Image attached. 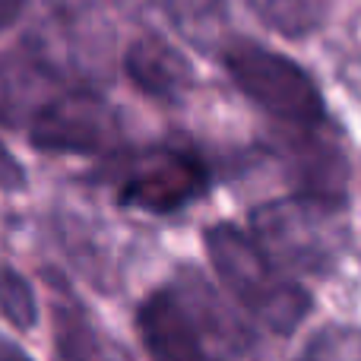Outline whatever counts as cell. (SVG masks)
Segmentation results:
<instances>
[{"label": "cell", "mask_w": 361, "mask_h": 361, "mask_svg": "<svg viewBox=\"0 0 361 361\" xmlns=\"http://www.w3.org/2000/svg\"><path fill=\"white\" fill-rule=\"evenodd\" d=\"M152 361H263L250 330L200 276L156 288L137 311Z\"/></svg>", "instance_id": "obj_1"}, {"label": "cell", "mask_w": 361, "mask_h": 361, "mask_svg": "<svg viewBox=\"0 0 361 361\" xmlns=\"http://www.w3.org/2000/svg\"><path fill=\"white\" fill-rule=\"evenodd\" d=\"M212 273L238 307L276 336H292L307 320L314 298L292 273L279 267L247 231L216 222L203 235Z\"/></svg>", "instance_id": "obj_2"}, {"label": "cell", "mask_w": 361, "mask_h": 361, "mask_svg": "<svg viewBox=\"0 0 361 361\" xmlns=\"http://www.w3.org/2000/svg\"><path fill=\"white\" fill-rule=\"evenodd\" d=\"M250 238L286 273L326 276L349 244V228L343 222L336 197L305 193V197L273 200L254 209Z\"/></svg>", "instance_id": "obj_3"}, {"label": "cell", "mask_w": 361, "mask_h": 361, "mask_svg": "<svg viewBox=\"0 0 361 361\" xmlns=\"http://www.w3.org/2000/svg\"><path fill=\"white\" fill-rule=\"evenodd\" d=\"M225 70L231 82L279 124L317 127L326 118V102L314 76L273 48L241 38L225 51Z\"/></svg>", "instance_id": "obj_4"}, {"label": "cell", "mask_w": 361, "mask_h": 361, "mask_svg": "<svg viewBox=\"0 0 361 361\" xmlns=\"http://www.w3.org/2000/svg\"><path fill=\"white\" fill-rule=\"evenodd\" d=\"M203 190L206 171L197 159L180 156V152H152L140 159L121 180V203L165 216V212L184 209Z\"/></svg>", "instance_id": "obj_5"}, {"label": "cell", "mask_w": 361, "mask_h": 361, "mask_svg": "<svg viewBox=\"0 0 361 361\" xmlns=\"http://www.w3.org/2000/svg\"><path fill=\"white\" fill-rule=\"evenodd\" d=\"M108 124L105 108L82 92H63L29 127V140L44 152H95L105 143Z\"/></svg>", "instance_id": "obj_6"}, {"label": "cell", "mask_w": 361, "mask_h": 361, "mask_svg": "<svg viewBox=\"0 0 361 361\" xmlns=\"http://www.w3.org/2000/svg\"><path fill=\"white\" fill-rule=\"evenodd\" d=\"M67 89L32 54L0 57V121L6 127H32V121Z\"/></svg>", "instance_id": "obj_7"}, {"label": "cell", "mask_w": 361, "mask_h": 361, "mask_svg": "<svg viewBox=\"0 0 361 361\" xmlns=\"http://www.w3.org/2000/svg\"><path fill=\"white\" fill-rule=\"evenodd\" d=\"M57 352L61 361H127L76 307H57Z\"/></svg>", "instance_id": "obj_8"}, {"label": "cell", "mask_w": 361, "mask_h": 361, "mask_svg": "<svg viewBox=\"0 0 361 361\" xmlns=\"http://www.w3.org/2000/svg\"><path fill=\"white\" fill-rule=\"evenodd\" d=\"M127 70L133 82L152 95H169L180 82V61L162 42H137L127 54Z\"/></svg>", "instance_id": "obj_9"}, {"label": "cell", "mask_w": 361, "mask_h": 361, "mask_svg": "<svg viewBox=\"0 0 361 361\" xmlns=\"http://www.w3.org/2000/svg\"><path fill=\"white\" fill-rule=\"evenodd\" d=\"M298 361H361V326L330 324L301 349Z\"/></svg>", "instance_id": "obj_10"}, {"label": "cell", "mask_w": 361, "mask_h": 361, "mask_svg": "<svg viewBox=\"0 0 361 361\" xmlns=\"http://www.w3.org/2000/svg\"><path fill=\"white\" fill-rule=\"evenodd\" d=\"M0 314L16 330H32L38 320L35 292L13 267H0Z\"/></svg>", "instance_id": "obj_11"}, {"label": "cell", "mask_w": 361, "mask_h": 361, "mask_svg": "<svg viewBox=\"0 0 361 361\" xmlns=\"http://www.w3.org/2000/svg\"><path fill=\"white\" fill-rule=\"evenodd\" d=\"M25 0H0V32L6 29V25L16 23V16L23 13Z\"/></svg>", "instance_id": "obj_12"}, {"label": "cell", "mask_w": 361, "mask_h": 361, "mask_svg": "<svg viewBox=\"0 0 361 361\" xmlns=\"http://www.w3.org/2000/svg\"><path fill=\"white\" fill-rule=\"evenodd\" d=\"M0 361H32L29 355H25L19 345L13 343H0Z\"/></svg>", "instance_id": "obj_13"}]
</instances>
